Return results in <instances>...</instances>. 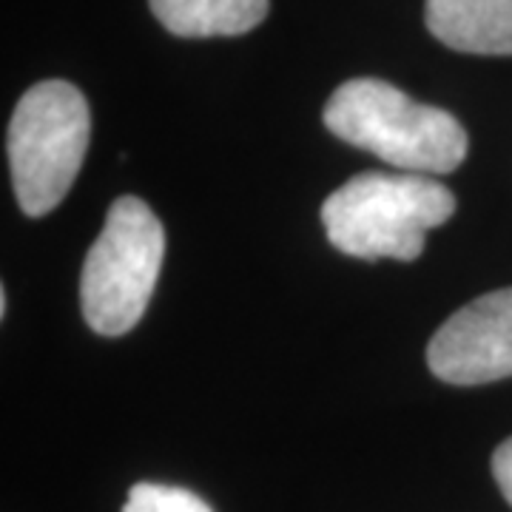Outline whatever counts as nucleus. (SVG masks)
<instances>
[{
	"label": "nucleus",
	"mask_w": 512,
	"mask_h": 512,
	"mask_svg": "<svg viewBox=\"0 0 512 512\" xmlns=\"http://www.w3.org/2000/svg\"><path fill=\"white\" fill-rule=\"evenodd\" d=\"M430 35L464 55H512V0H424Z\"/></svg>",
	"instance_id": "obj_6"
},
{
	"label": "nucleus",
	"mask_w": 512,
	"mask_h": 512,
	"mask_svg": "<svg viewBox=\"0 0 512 512\" xmlns=\"http://www.w3.org/2000/svg\"><path fill=\"white\" fill-rule=\"evenodd\" d=\"M163 256L157 214L137 197L114 200L80 274V308L94 333L123 336L143 319Z\"/></svg>",
	"instance_id": "obj_4"
},
{
	"label": "nucleus",
	"mask_w": 512,
	"mask_h": 512,
	"mask_svg": "<svg viewBox=\"0 0 512 512\" xmlns=\"http://www.w3.org/2000/svg\"><path fill=\"white\" fill-rule=\"evenodd\" d=\"M177 37H237L268 18V0H148Z\"/></svg>",
	"instance_id": "obj_7"
},
{
	"label": "nucleus",
	"mask_w": 512,
	"mask_h": 512,
	"mask_svg": "<svg viewBox=\"0 0 512 512\" xmlns=\"http://www.w3.org/2000/svg\"><path fill=\"white\" fill-rule=\"evenodd\" d=\"M493 476L501 495L507 498L512 507V439H507L493 453Z\"/></svg>",
	"instance_id": "obj_9"
},
{
	"label": "nucleus",
	"mask_w": 512,
	"mask_h": 512,
	"mask_svg": "<svg viewBox=\"0 0 512 512\" xmlns=\"http://www.w3.org/2000/svg\"><path fill=\"white\" fill-rule=\"evenodd\" d=\"M325 126L402 174H450L470 140L450 111L416 103L379 77H353L330 94Z\"/></svg>",
	"instance_id": "obj_1"
},
{
	"label": "nucleus",
	"mask_w": 512,
	"mask_h": 512,
	"mask_svg": "<svg viewBox=\"0 0 512 512\" xmlns=\"http://www.w3.org/2000/svg\"><path fill=\"white\" fill-rule=\"evenodd\" d=\"M92 137L83 92L66 80H43L18 100L9 120V168L23 214L55 211L77 180Z\"/></svg>",
	"instance_id": "obj_3"
},
{
	"label": "nucleus",
	"mask_w": 512,
	"mask_h": 512,
	"mask_svg": "<svg viewBox=\"0 0 512 512\" xmlns=\"http://www.w3.org/2000/svg\"><path fill=\"white\" fill-rule=\"evenodd\" d=\"M427 365L458 387L512 376V288L484 293L453 313L430 339Z\"/></svg>",
	"instance_id": "obj_5"
},
{
	"label": "nucleus",
	"mask_w": 512,
	"mask_h": 512,
	"mask_svg": "<svg viewBox=\"0 0 512 512\" xmlns=\"http://www.w3.org/2000/svg\"><path fill=\"white\" fill-rule=\"evenodd\" d=\"M123 512H214L200 495L185 487L140 481L131 487Z\"/></svg>",
	"instance_id": "obj_8"
},
{
	"label": "nucleus",
	"mask_w": 512,
	"mask_h": 512,
	"mask_svg": "<svg viewBox=\"0 0 512 512\" xmlns=\"http://www.w3.org/2000/svg\"><path fill=\"white\" fill-rule=\"evenodd\" d=\"M456 197L424 174L367 171L336 188L322 205L330 245L359 259L413 262L424 237L453 217Z\"/></svg>",
	"instance_id": "obj_2"
}]
</instances>
